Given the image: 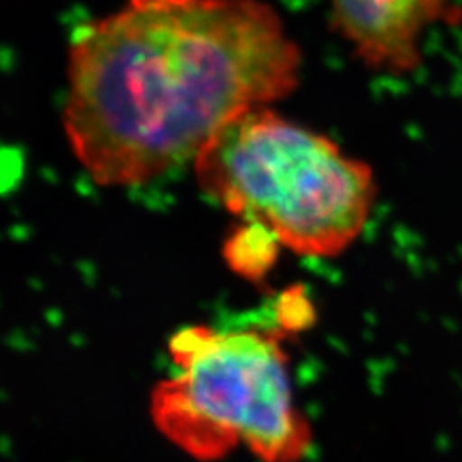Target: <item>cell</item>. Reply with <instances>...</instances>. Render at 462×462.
Returning a JSON list of instances; mask_svg holds the SVG:
<instances>
[{
	"instance_id": "1",
	"label": "cell",
	"mask_w": 462,
	"mask_h": 462,
	"mask_svg": "<svg viewBox=\"0 0 462 462\" xmlns=\"http://www.w3.org/2000/svg\"><path fill=\"white\" fill-rule=\"evenodd\" d=\"M301 60L263 0H127L70 36L67 141L99 185H144L194 163L235 116L290 97Z\"/></svg>"
},
{
	"instance_id": "2",
	"label": "cell",
	"mask_w": 462,
	"mask_h": 462,
	"mask_svg": "<svg viewBox=\"0 0 462 462\" xmlns=\"http://www.w3.org/2000/svg\"><path fill=\"white\" fill-rule=\"evenodd\" d=\"M194 171L208 198L300 255L341 254L362 235L377 198L372 166L271 106L230 120L199 152Z\"/></svg>"
},
{
	"instance_id": "3",
	"label": "cell",
	"mask_w": 462,
	"mask_h": 462,
	"mask_svg": "<svg viewBox=\"0 0 462 462\" xmlns=\"http://www.w3.org/2000/svg\"><path fill=\"white\" fill-rule=\"evenodd\" d=\"M280 334L189 328L170 341L177 375L158 383L151 416L199 461L245 446L263 462H300L312 430L293 402Z\"/></svg>"
},
{
	"instance_id": "4",
	"label": "cell",
	"mask_w": 462,
	"mask_h": 462,
	"mask_svg": "<svg viewBox=\"0 0 462 462\" xmlns=\"http://www.w3.org/2000/svg\"><path fill=\"white\" fill-rule=\"evenodd\" d=\"M332 26L370 69L410 72L430 26L459 14L457 0H329Z\"/></svg>"
},
{
	"instance_id": "5",
	"label": "cell",
	"mask_w": 462,
	"mask_h": 462,
	"mask_svg": "<svg viewBox=\"0 0 462 462\" xmlns=\"http://www.w3.org/2000/svg\"><path fill=\"white\" fill-rule=\"evenodd\" d=\"M278 244L263 226L248 223V228L231 235L225 245V255L236 273L247 278H259L274 263Z\"/></svg>"
},
{
	"instance_id": "6",
	"label": "cell",
	"mask_w": 462,
	"mask_h": 462,
	"mask_svg": "<svg viewBox=\"0 0 462 462\" xmlns=\"http://www.w3.org/2000/svg\"><path fill=\"white\" fill-rule=\"evenodd\" d=\"M278 319L282 329H301L305 320H312V307L300 290L286 291L278 301Z\"/></svg>"
}]
</instances>
